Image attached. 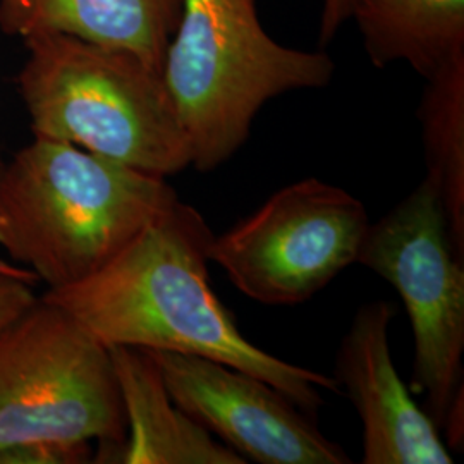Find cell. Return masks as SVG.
Instances as JSON below:
<instances>
[{
    "mask_svg": "<svg viewBox=\"0 0 464 464\" xmlns=\"http://www.w3.org/2000/svg\"><path fill=\"white\" fill-rule=\"evenodd\" d=\"M418 107L425 151V179L448 217L452 243L464 256V53L425 78Z\"/></svg>",
    "mask_w": 464,
    "mask_h": 464,
    "instance_id": "4fadbf2b",
    "label": "cell"
},
{
    "mask_svg": "<svg viewBox=\"0 0 464 464\" xmlns=\"http://www.w3.org/2000/svg\"><path fill=\"white\" fill-rule=\"evenodd\" d=\"M334 72L324 50L285 47L266 34L258 0H183L160 71L199 172L241 150L270 100L325 88Z\"/></svg>",
    "mask_w": 464,
    "mask_h": 464,
    "instance_id": "3957f363",
    "label": "cell"
},
{
    "mask_svg": "<svg viewBox=\"0 0 464 464\" xmlns=\"http://www.w3.org/2000/svg\"><path fill=\"white\" fill-rule=\"evenodd\" d=\"M2 166H4V160H2V155H0V169H2ZM0 276H4V277H16V279H23V281L32 282V284L38 282L34 279L32 272H28L23 266H16L14 262H11L9 258H5L2 255H0Z\"/></svg>",
    "mask_w": 464,
    "mask_h": 464,
    "instance_id": "e0dca14e",
    "label": "cell"
},
{
    "mask_svg": "<svg viewBox=\"0 0 464 464\" xmlns=\"http://www.w3.org/2000/svg\"><path fill=\"white\" fill-rule=\"evenodd\" d=\"M368 226L360 199L306 178L276 191L224 234H214L208 258L246 298L295 306L356 264Z\"/></svg>",
    "mask_w": 464,
    "mask_h": 464,
    "instance_id": "52a82bcc",
    "label": "cell"
},
{
    "mask_svg": "<svg viewBox=\"0 0 464 464\" xmlns=\"http://www.w3.org/2000/svg\"><path fill=\"white\" fill-rule=\"evenodd\" d=\"M167 178L34 136L0 169V248L47 289L83 281L178 201Z\"/></svg>",
    "mask_w": 464,
    "mask_h": 464,
    "instance_id": "7a4b0ae2",
    "label": "cell"
},
{
    "mask_svg": "<svg viewBox=\"0 0 464 464\" xmlns=\"http://www.w3.org/2000/svg\"><path fill=\"white\" fill-rule=\"evenodd\" d=\"M356 264L381 276L402 299L413 331L411 383L439 429L464 391V256L452 243L433 184L423 179L370 222Z\"/></svg>",
    "mask_w": 464,
    "mask_h": 464,
    "instance_id": "8992f818",
    "label": "cell"
},
{
    "mask_svg": "<svg viewBox=\"0 0 464 464\" xmlns=\"http://www.w3.org/2000/svg\"><path fill=\"white\" fill-rule=\"evenodd\" d=\"M32 282L0 276V332L14 324L19 316L30 310L38 298Z\"/></svg>",
    "mask_w": 464,
    "mask_h": 464,
    "instance_id": "9a60e30c",
    "label": "cell"
},
{
    "mask_svg": "<svg viewBox=\"0 0 464 464\" xmlns=\"http://www.w3.org/2000/svg\"><path fill=\"white\" fill-rule=\"evenodd\" d=\"M354 0H322L318 40L320 47H327L337 36L344 23L351 21Z\"/></svg>",
    "mask_w": 464,
    "mask_h": 464,
    "instance_id": "2e32d148",
    "label": "cell"
},
{
    "mask_svg": "<svg viewBox=\"0 0 464 464\" xmlns=\"http://www.w3.org/2000/svg\"><path fill=\"white\" fill-rule=\"evenodd\" d=\"M396 306L377 299L358 308L335 354L334 379L363 429V464H452V452L396 370L389 329Z\"/></svg>",
    "mask_w": 464,
    "mask_h": 464,
    "instance_id": "9c48e42d",
    "label": "cell"
},
{
    "mask_svg": "<svg viewBox=\"0 0 464 464\" xmlns=\"http://www.w3.org/2000/svg\"><path fill=\"white\" fill-rule=\"evenodd\" d=\"M183 0H0V32L19 40L64 34L124 50L162 71Z\"/></svg>",
    "mask_w": 464,
    "mask_h": 464,
    "instance_id": "30bf717a",
    "label": "cell"
},
{
    "mask_svg": "<svg viewBox=\"0 0 464 464\" xmlns=\"http://www.w3.org/2000/svg\"><path fill=\"white\" fill-rule=\"evenodd\" d=\"M126 416L124 464H245L174 402L155 356L136 348H111Z\"/></svg>",
    "mask_w": 464,
    "mask_h": 464,
    "instance_id": "8fae6325",
    "label": "cell"
},
{
    "mask_svg": "<svg viewBox=\"0 0 464 464\" xmlns=\"http://www.w3.org/2000/svg\"><path fill=\"white\" fill-rule=\"evenodd\" d=\"M351 19L373 66L404 63L425 80L464 53V0H354Z\"/></svg>",
    "mask_w": 464,
    "mask_h": 464,
    "instance_id": "7c38bea8",
    "label": "cell"
},
{
    "mask_svg": "<svg viewBox=\"0 0 464 464\" xmlns=\"http://www.w3.org/2000/svg\"><path fill=\"white\" fill-rule=\"evenodd\" d=\"M19 95L34 136L169 178L191 166L162 74L124 50L50 34L24 42Z\"/></svg>",
    "mask_w": 464,
    "mask_h": 464,
    "instance_id": "277c9868",
    "label": "cell"
},
{
    "mask_svg": "<svg viewBox=\"0 0 464 464\" xmlns=\"http://www.w3.org/2000/svg\"><path fill=\"white\" fill-rule=\"evenodd\" d=\"M93 440L119 461L126 416L111 351L38 298L0 332V449Z\"/></svg>",
    "mask_w": 464,
    "mask_h": 464,
    "instance_id": "5b68a950",
    "label": "cell"
},
{
    "mask_svg": "<svg viewBox=\"0 0 464 464\" xmlns=\"http://www.w3.org/2000/svg\"><path fill=\"white\" fill-rule=\"evenodd\" d=\"M214 231L178 199L116 256L83 281L42 296L74 318L105 348L193 354L234 366L274 385L316 418L332 375L293 365L255 346L210 287Z\"/></svg>",
    "mask_w": 464,
    "mask_h": 464,
    "instance_id": "6da1fadb",
    "label": "cell"
},
{
    "mask_svg": "<svg viewBox=\"0 0 464 464\" xmlns=\"http://www.w3.org/2000/svg\"><path fill=\"white\" fill-rule=\"evenodd\" d=\"M90 444L32 442L0 449V464H82L92 459Z\"/></svg>",
    "mask_w": 464,
    "mask_h": 464,
    "instance_id": "5bb4252c",
    "label": "cell"
},
{
    "mask_svg": "<svg viewBox=\"0 0 464 464\" xmlns=\"http://www.w3.org/2000/svg\"><path fill=\"white\" fill-rule=\"evenodd\" d=\"M150 353L174 402L246 463H351L316 418L266 381L203 356Z\"/></svg>",
    "mask_w": 464,
    "mask_h": 464,
    "instance_id": "ba28073f",
    "label": "cell"
}]
</instances>
